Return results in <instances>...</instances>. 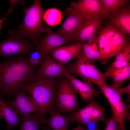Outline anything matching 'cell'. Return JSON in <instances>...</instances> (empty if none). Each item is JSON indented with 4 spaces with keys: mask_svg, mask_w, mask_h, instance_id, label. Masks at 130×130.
Returning a JSON list of instances; mask_svg holds the SVG:
<instances>
[{
    "mask_svg": "<svg viewBox=\"0 0 130 130\" xmlns=\"http://www.w3.org/2000/svg\"><path fill=\"white\" fill-rule=\"evenodd\" d=\"M104 9L109 15H115L121 9L124 7L129 0H99Z\"/></svg>",
    "mask_w": 130,
    "mask_h": 130,
    "instance_id": "d4e9b609",
    "label": "cell"
},
{
    "mask_svg": "<svg viewBox=\"0 0 130 130\" xmlns=\"http://www.w3.org/2000/svg\"><path fill=\"white\" fill-rule=\"evenodd\" d=\"M104 120L105 123L104 130H117V123L112 116L110 118H105Z\"/></svg>",
    "mask_w": 130,
    "mask_h": 130,
    "instance_id": "f546056e",
    "label": "cell"
},
{
    "mask_svg": "<svg viewBox=\"0 0 130 130\" xmlns=\"http://www.w3.org/2000/svg\"><path fill=\"white\" fill-rule=\"evenodd\" d=\"M57 85L55 79L38 77L30 83L22 84L19 89L21 91L28 93L34 99L38 106L37 112L45 118L47 113L55 109V100Z\"/></svg>",
    "mask_w": 130,
    "mask_h": 130,
    "instance_id": "7a4b0ae2",
    "label": "cell"
},
{
    "mask_svg": "<svg viewBox=\"0 0 130 130\" xmlns=\"http://www.w3.org/2000/svg\"><path fill=\"white\" fill-rule=\"evenodd\" d=\"M106 108L100 106L98 104L93 110L91 116V120L95 123L104 120L105 118L104 112Z\"/></svg>",
    "mask_w": 130,
    "mask_h": 130,
    "instance_id": "83f0119b",
    "label": "cell"
},
{
    "mask_svg": "<svg viewBox=\"0 0 130 130\" xmlns=\"http://www.w3.org/2000/svg\"><path fill=\"white\" fill-rule=\"evenodd\" d=\"M44 10L39 0H35L30 6L23 10L24 17L22 24L18 26L17 32L22 37L29 39L32 44H38L43 38L41 34L44 32L45 27L43 23Z\"/></svg>",
    "mask_w": 130,
    "mask_h": 130,
    "instance_id": "3957f363",
    "label": "cell"
},
{
    "mask_svg": "<svg viewBox=\"0 0 130 130\" xmlns=\"http://www.w3.org/2000/svg\"><path fill=\"white\" fill-rule=\"evenodd\" d=\"M9 36L0 42V57L10 58L17 55L30 54L36 49V46L21 37L17 31H8Z\"/></svg>",
    "mask_w": 130,
    "mask_h": 130,
    "instance_id": "8992f818",
    "label": "cell"
},
{
    "mask_svg": "<svg viewBox=\"0 0 130 130\" xmlns=\"http://www.w3.org/2000/svg\"><path fill=\"white\" fill-rule=\"evenodd\" d=\"M101 90L110 104L112 109V116L116 121L117 130H126L124 121L130 119L129 106H127L123 100L121 95L105 81L98 80L93 82Z\"/></svg>",
    "mask_w": 130,
    "mask_h": 130,
    "instance_id": "277c9868",
    "label": "cell"
},
{
    "mask_svg": "<svg viewBox=\"0 0 130 130\" xmlns=\"http://www.w3.org/2000/svg\"><path fill=\"white\" fill-rule=\"evenodd\" d=\"M76 60L66 67L71 73L75 74L81 78L84 82L90 84L98 80L105 81L107 78L96 67L95 61L86 58L82 49Z\"/></svg>",
    "mask_w": 130,
    "mask_h": 130,
    "instance_id": "5b68a950",
    "label": "cell"
},
{
    "mask_svg": "<svg viewBox=\"0 0 130 130\" xmlns=\"http://www.w3.org/2000/svg\"><path fill=\"white\" fill-rule=\"evenodd\" d=\"M117 92L120 95L124 93H126L128 96V98L126 100L128 103L130 102V84H129L123 88H121L117 90Z\"/></svg>",
    "mask_w": 130,
    "mask_h": 130,
    "instance_id": "4dcf8cb0",
    "label": "cell"
},
{
    "mask_svg": "<svg viewBox=\"0 0 130 130\" xmlns=\"http://www.w3.org/2000/svg\"><path fill=\"white\" fill-rule=\"evenodd\" d=\"M14 100H4L18 115L31 114L37 112L38 107L34 99L23 91L16 94Z\"/></svg>",
    "mask_w": 130,
    "mask_h": 130,
    "instance_id": "7c38bea8",
    "label": "cell"
},
{
    "mask_svg": "<svg viewBox=\"0 0 130 130\" xmlns=\"http://www.w3.org/2000/svg\"><path fill=\"white\" fill-rule=\"evenodd\" d=\"M64 13L66 19L57 32L74 41L76 34L84 17L76 11L66 9Z\"/></svg>",
    "mask_w": 130,
    "mask_h": 130,
    "instance_id": "4fadbf2b",
    "label": "cell"
},
{
    "mask_svg": "<svg viewBox=\"0 0 130 130\" xmlns=\"http://www.w3.org/2000/svg\"><path fill=\"white\" fill-rule=\"evenodd\" d=\"M37 68L24 55L0 62V97L13 96L21 91V84H30L36 79Z\"/></svg>",
    "mask_w": 130,
    "mask_h": 130,
    "instance_id": "6da1fadb",
    "label": "cell"
},
{
    "mask_svg": "<svg viewBox=\"0 0 130 130\" xmlns=\"http://www.w3.org/2000/svg\"><path fill=\"white\" fill-rule=\"evenodd\" d=\"M7 14L8 13H7L3 17L0 19V32L2 28V25L3 22L5 20H7V19L6 18V17Z\"/></svg>",
    "mask_w": 130,
    "mask_h": 130,
    "instance_id": "1f68e13d",
    "label": "cell"
},
{
    "mask_svg": "<svg viewBox=\"0 0 130 130\" xmlns=\"http://www.w3.org/2000/svg\"><path fill=\"white\" fill-rule=\"evenodd\" d=\"M29 59L30 64L33 66L37 67L40 65L41 57L39 52L36 50L29 54Z\"/></svg>",
    "mask_w": 130,
    "mask_h": 130,
    "instance_id": "f1b7e54d",
    "label": "cell"
},
{
    "mask_svg": "<svg viewBox=\"0 0 130 130\" xmlns=\"http://www.w3.org/2000/svg\"><path fill=\"white\" fill-rule=\"evenodd\" d=\"M49 113L50 117L46 120L44 123L47 124L48 126L42 127V129L65 130L67 129V126L70 123L68 116L62 115L61 113L56 111L55 108L51 110Z\"/></svg>",
    "mask_w": 130,
    "mask_h": 130,
    "instance_id": "d6986e66",
    "label": "cell"
},
{
    "mask_svg": "<svg viewBox=\"0 0 130 130\" xmlns=\"http://www.w3.org/2000/svg\"><path fill=\"white\" fill-rule=\"evenodd\" d=\"M94 130H98V129L96 128V129Z\"/></svg>",
    "mask_w": 130,
    "mask_h": 130,
    "instance_id": "e575fe53",
    "label": "cell"
},
{
    "mask_svg": "<svg viewBox=\"0 0 130 130\" xmlns=\"http://www.w3.org/2000/svg\"><path fill=\"white\" fill-rule=\"evenodd\" d=\"M55 107L61 113H69L80 109L78 104L76 92L66 78L57 85Z\"/></svg>",
    "mask_w": 130,
    "mask_h": 130,
    "instance_id": "52a82bcc",
    "label": "cell"
},
{
    "mask_svg": "<svg viewBox=\"0 0 130 130\" xmlns=\"http://www.w3.org/2000/svg\"><path fill=\"white\" fill-rule=\"evenodd\" d=\"M2 118L0 116V120L2 119Z\"/></svg>",
    "mask_w": 130,
    "mask_h": 130,
    "instance_id": "836d02e7",
    "label": "cell"
},
{
    "mask_svg": "<svg viewBox=\"0 0 130 130\" xmlns=\"http://www.w3.org/2000/svg\"><path fill=\"white\" fill-rule=\"evenodd\" d=\"M98 38L95 37L92 40L84 43L82 51L84 56L87 58L95 61L101 58V54L99 52Z\"/></svg>",
    "mask_w": 130,
    "mask_h": 130,
    "instance_id": "603a6c76",
    "label": "cell"
},
{
    "mask_svg": "<svg viewBox=\"0 0 130 130\" xmlns=\"http://www.w3.org/2000/svg\"><path fill=\"white\" fill-rule=\"evenodd\" d=\"M130 43L129 42L121 52L116 56L114 61L110 65L121 68L130 64Z\"/></svg>",
    "mask_w": 130,
    "mask_h": 130,
    "instance_id": "484cf974",
    "label": "cell"
},
{
    "mask_svg": "<svg viewBox=\"0 0 130 130\" xmlns=\"http://www.w3.org/2000/svg\"><path fill=\"white\" fill-rule=\"evenodd\" d=\"M68 72L65 65L56 61L49 53L41 58L37 78L40 77L55 79L57 78H61L65 76Z\"/></svg>",
    "mask_w": 130,
    "mask_h": 130,
    "instance_id": "ba28073f",
    "label": "cell"
},
{
    "mask_svg": "<svg viewBox=\"0 0 130 130\" xmlns=\"http://www.w3.org/2000/svg\"><path fill=\"white\" fill-rule=\"evenodd\" d=\"M84 43H76L68 46H61L51 51L49 53L54 60L65 65L72 58L78 57Z\"/></svg>",
    "mask_w": 130,
    "mask_h": 130,
    "instance_id": "9a60e30c",
    "label": "cell"
},
{
    "mask_svg": "<svg viewBox=\"0 0 130 130\" xmlns=\"http://www.w3.org/2000/svg\"><path fill=\"white\" fill-rule=\"evenodd\" d=\"M98 104L93 99L84 108L72 112L68 116L70 123L76 122L80 124L87 125L91 121V116L93 110Z\"/></svg>",
    "mask_w": 130,
    "mask_h": 130,
    "instance_id": "ffe728a7",
    "label": "cell"
},
{
    "mask_svg": "<svg viewBox=\"0 0 130 130\" xmlns=\"http://www.w3.org/2000/svg\"><path fill=\"white\" fill-rule=\"evenodd\" d=\"M65 130H69L67 129ZM72 130H88L85 129L83 126H81L80 125H79L77 127Z\"/></svg>",
    "mask_w": 130,
    "mask_h": 130,
    "instance_id": "d6a6232c",
    "label": "cell"
},
{
    "mask_svg": "<svg viewBox=\"0 0 130 130\" xmlns=\"http://www.w3.org/2000/svg\"><path fill=\"white\" fill-rule=\"evenodd\" d=\"M111 25L121 34L125 35L130 33V8L128 5L121 9L110 20Z\"/></svg>",
    "mask_w": 130,
    "mask_h": 130,
    "instance_id": "e0dca14e",
    "label": "cell"
},
{
    "mask_svg": "<svg viewBox=\"0 0 130 130\" xmlns=\"http://www.w3.org/2000/svg\"><path fill=\"white\" fill-rule=\"evenodd\" d=\"M44 32L46 33L36 46V50L39 52L41 58L54 49L63 45L72 42L57 32L53 31L51 27H45Z\"/></svg>",
    "mask_w": 130,
    "mask_h": 130,
    "instance_id": "9c48e42d",
    "label": "cell"
},
{
    "mask_svg": "<svg viewBox=\"0 0 130 130\" xmlns=\"http://www.w3.org/2000/svg\"><path fill=\"white\" fill-rule=\"evenodd\" d=\"M67 8L76 11L84 17L109 16L99 0H80L73 1Z\"/></svg>",
    "mask_w": 130,
    "mask_h": 130,
    "instance_id": "8fae6325",
    "label": "cell"
},
{
    "mask_svg": "<svg viewBox=\"0 0 130 130\" xmlns=\"http://www.w3.org/2000/svg\"><path fill=\"white\" fill-rule=\"evenodd\" d=\"M65 77L68 79L74 89L79 93L86 103L90 102L94 98L98 97L102 93L95 90L92 84L80 81L69 72L66 74Z\"/></svg>",
    "mask_w": 130,
    "mask_h": 130,
    "instance_id": "2e32d148",
    "label": "cell"
},
{
    "mask_svg": "<svg viewBox=\"0 0 130 130\" xmlns=\"http://www.w3.org/2000/svg\"><path fill=\"white\" fill-rule=\"evenodd\" d=\"M21 117L20 130H39L40 124L44 123L45 118L41 116L37 112L20 115Z\"/></svg>",
    "mask_w": 130,
    "mask_h": 130,
    "instance_id": "7402d4cb",
    "label": "cell"
},
{
    "mask_svg": "<svg viewBox=\"0 0 130 130\" xmlns=\"http://www.w3.org/2000/svg\"><path fill=\"white\" fill-rule=\"evenodd\" d=\"M117 31L116 28L111 25L104 27L100 30L97 38L100 54L103 49Z\"/></svg>",
    "mask_w": 130,
    "mask_h": 130,
    "instance_id": "cb8c5ba5",
    "label": "cell"
},
{
    "mask_svg": "<svg viewBox=\"0 0 130 130\" xmlns=\"http://www.w3.org/2000/svg\"><path fill=\"white\" fill-rule=\"evenodd\" d=\"M0 116L6 121V129L8 130L16 127L20 122L18 115L0 97Z\"/></svg>",
    "mask_w": 130,
    "mask_h": 130,
    "instance_id": "44dd1931",
    "label": "cell"
},
{
    "mask_svg": "<svg viewBox=\"0 0 130 130\" xmlns=\"http://www.w3.org/2000/svg\"><path fill=\"white\" fill-rule=\"evenodd\" d=\"M104 73L107 78L110 77L112 79L113 83L110 86L117 91L121 88L126 80L130 78V64L121 68L110 65Z\"/></svg>",
    "mask_w": 130,
    "mask_h": 130,
    "instance_id": "ac0fdd59",
    "label": "cell"
},
{
    "mask_svg": "<svg viewBox=\"0 0 130 130\" xmlns=\"http://www.w3.org/2000/svg\"><path fill=\"white\" fill-rule=\"evenodd\" d=\"M102 18L84 17L76 34L74 41L76 43H84L94 38L101 27Z\"/></svg>",
    "mask_w": 130,
    "mask_h": 130,
    "instance_id": "30bf717a",
    "label": "cell"
},
{
    "mask_svg": "<svg viewBox=\"0 0 130 130\" xmlns=\"http://www.w3.org/2000/svg\"><path fill=\"white\" fill-rule=\"evenodd\" d=\"M62 16L61 12L55 8H50L44 12L43 19L48 25L51 26L56 25L61 22Z\"/></svg>",
    "mask_w": 130,
    "mask_h": 130,
    "instance_id": "4316f807",
    "label": "cell"
},
{
    "mask_svg": "<svg viewBox=\"0 0 130 130\" xmlns=\"http://www.w3.org/2000/svg\"><path fill=\"white\" fill-rule=\"evenodd\" d=\"M129 42L125 35L117 31L101 52L100 60L101 63L105 64L108 59L116 56Z\"/></svg>",
    "mask_w": 130,
    "mask_h": 130,
    "instance_id": "5bb4252c",
    "label": "cell"
}]
</instances>
